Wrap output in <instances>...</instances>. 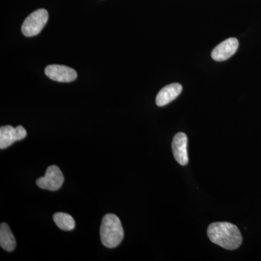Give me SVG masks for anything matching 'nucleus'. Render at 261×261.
Here are the masks:
<instances>
[{"mask_svg": "<svg viewBox=\"0 0 261 261\" xmlns=\"http://www.w3.org/2000/svg\"><path fill=\"white\" fill-rule=\"evenodd\" d=\"M207 236L213 243L226 250H236L243 243L240 230L231 223H213L207 228Z\"/></svg>", "mask_w": 261, "mask_h": 261, "instance_id": "nucleus-1", "label": "nucleus"}, {"mask_svg": "<svg viewBox=\"0 0 261 261\" xmlns=\"http://www.w3.org/2000/svg\"><path fill=\"white\" fill-rule=\"evenodd\" d=\"M123 236L124 232L119 218L115 214L106 215L100 226V238L103 245L108 248H115L121 243Z\"/></svg>", "mask_w": 261, "mask_h": 261, "instance_id": "nucleus-2", "label": "nucleus"}, {"mask_svg": "<svg viewBox=\"0 0 261 261\" xmlns=\"http://www.w3.org/2000/svg\"><path fill=\"white\" fill-rule=\"evenodd\" d=\"M48 12L45 9H39L33 12L24 20L21 31L24 36L31 37L37 35L47 23Z\"/></svg>", "mask_w": 261, "mask_h": 261, "instance_id": "nucleus-3", "label": "nucleus"}, {"mask_svg": "<svg viewBox=\"0 0 261 261\" xmlns=\"http://www.w3.org/2000/svg\"><path fill=\"white\" fill-rule=\"evenodd\" d=\"M64 182V176L59 167L51 166L47 168L45 175L37 180V186L49 191L59 190Z\"/></svg>", "mask_w": 261, "mask_h": 261, "instance_id": "nucleus-4", "label": "nucleus"}, {"mask_svg": "<svg viewBox=\"0 0 261 261\" xmlns=\"http://www.w3.org/2000/svg\"><path fill=\"white\" fill-rule=\"evenodd\" d=\"M27 136V132L22 126L14 128L12 126H4L0 128V149L10 147L16 141L23 140Z\"/></svg>", "mask_w": 261, "mask_h": 261, "instance_id": "nucleus-5", "label": "nucleus"}, {"mask_svg": "<svg viewBox=\"0 0 261 261\" xmlns=\"http://www.w3.org/2000/svg\"><path fill=\"white\" fill-rule=\"evenodd\" d=\"M44 73L48 78L58 82H71L77 77L76 71L65 65H47Z\"/></svg>", "mask_w": 261, "mask_h": 261, "instance_id": "nucleus-6", "label": "nucleus"}, {"mask_svg": "<svg viewBox=\"0 0 261 261\" xmlns=\"http://www.w3.org/2000/svg\"><path fill=\"white\" fill-rule=\"evenodd\" d=\"M239 47V41L236 38H229L214 48L211 57L216 61H224L231 58Z\"/></svg>", "mask_w": 261, "mask_h": 261, "instance_id": "nucleus-7", "label": "nucleus"}, {"mask_svg": "<svg viewBox=\"0 0 261 261\" xmlns=\"http://www.w3.org/2000/svg\"><path fill=\"white\" fill-rule=\"evenodd\" d=\"M187 137L185 133L176 134L173 137L172 142V151L173 156L176 162L181 166H186L189 162L188 152H187Z\"/></svg>", "mask_w": 261, "mask_h": 261, "instance_id": "nucleus-8", "label": "nucleus"}, {"mask_svg": "<svg viewBox=\"0 0 261 261\" xmlns=\"http://www.w3.org/2000/svg\"><path fill=\"white\" fill-rule=\"evenodd\" d=\"M182 92V86L173 83L163 87L156 97V104L160 107L166 106L174 100Z\"/></svg>", "mask_w": 261, "mask_h": 261, "instance_id": "nucleus-9", "label": "nucleus"}, {"mask_svg": "<svg viewBox=\"0 0 261 261\" xmlns=\"http://www.w3.org/2000/svg\"><path fill=\"white\" fill-rule=\"evenodd\" d=\"M0 245L2 248L8 252L13 251L16 247L14 235L6 223H3L0 226Z\"/></svg>", "mask_w": 261, "mask_h": 261, "instance_id": "nucleus-10", "label": "nucleus"}, {"mask_svg": "<svg viewBox=\"0 0 261 261\" xmlns=\"http://www.w3.org/2000/svg\"><path fill=\"white\" fill-rule=\"evenodd\" d=\"M53 220L57 226L64 231H71L75 228V221L70 215L65 213H56Z\"/></svg>", "mask_w": 261, "mask_h": 261, "instance_id": "nucleus-11", "label": "nucleus"}]
</instances>
